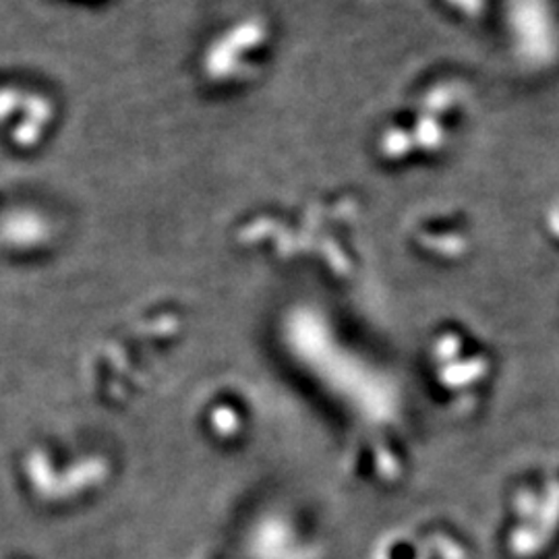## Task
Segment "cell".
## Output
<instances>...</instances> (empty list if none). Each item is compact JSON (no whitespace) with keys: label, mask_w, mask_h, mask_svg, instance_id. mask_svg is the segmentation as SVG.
<instances>
[{"label":"cell","mask_w":559,"mask_h":559,"mask_svg":"<svg viewBox=\"0 0 559 559\" xmlns=\"http://www.w3.org/2000/svg\"><path fill=\"white\" fill-rule=\"evenodd\" d=\"M508 29L522 62L547 67L558 59L559 23L549 0H510Z\"/></svg>","instance_id":"6da1fadb"}]
</instances>
